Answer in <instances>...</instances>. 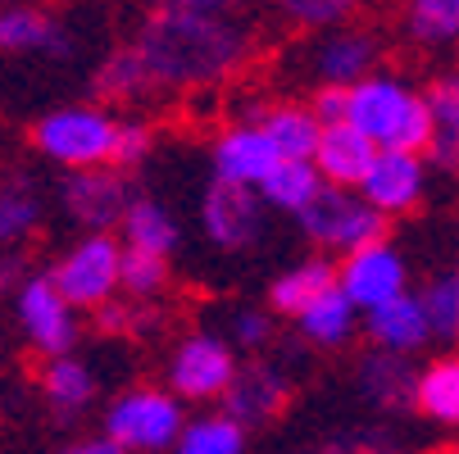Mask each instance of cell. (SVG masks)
I'll list each match as a JSON object with an SVG mask.
<instances>
[{"label":"cell","mask_w":459,"mask_h":454,"mask_svg":"<svg viewBox=\"0 0 459 454\" xmlns=\"http://www.w3.org/2000/svg\"><path fill=\"white\" fill-rule=\"evenodd\" d=\"M250 23L191 10H151L133 37L155 91H195L232 78L250 59Z\"/></svg>","instance_id":"6da1fadb"},{"label":"cell","mask_w":459,"mask_h":454,"mask_svg":"<svg viewBox=\"0 0 459 454\" xmlns=\"http://www.w3.org/2000/svg\"><path fill=\"white\" fill-rule=\"evenodd\" d=\"M346 123H355L377 150H419L423 155L432 146L428 91L410 87L396 73H373L359 87H351Z\"/></svg>","instance_id":"7a4b0ae2"},{"label":"cell","mask_w":459,"mask_h":454,"mask_svg":"<svg viewBox=\"0 0 459 454\" xmlns=\"http://www.w3.org/2000/svg\"><path fill=\"white\" fill-rule=\"evenodd\" d=\"M118 123L100 105H59L32 123V146L59 164L64 173H82V168H109L114 164V141H118Z\"/></svg>","instance_id":"3957f363"},{"label":"cell","mask_w":459,"mask_h":454,"mask_svg":"<svg viewBox=\"0 0 459 454\" xmlns=\"http://www.w3.org/2000/svg\"><path fill=\"white\" fill-rule=\"evenodd\" d=\"M186 432L182 400L169 386H133L105 414V436L123 445V454H173L178 436Z\"/></svg>","instance_id":"277c9868"},{"label":"cell","mask_w":459,"mask_h":454,"mask_svg":"<svg viewBox=\"0 0 459 454\" xmlns=\"http://www.w3.org/2000/svg\"><path fill=\"white\" fill-rule=\"evenodd\" d=\"M377 55L382 41L364 23H337V28H318L300 46V69L314 87H359L364 78L377 73Z\"/></svg>","instance_id":"5b68a950"},{"label":"cell","mask_w":459,"mask_h":454,"mask_svg":"<svg viewBox=\"0 0 459 454\" xmlns=\"http://www.w3.org/2000/svg\"><path fill=\"white\" fill-rule=\"evenodd\" d=\"M300 227L318 250H333L342 259L373 241H386V214L373 210L355 186H323L318 201L300 214Z\"/></svg>","instance_id":"8992f818"},{"label":"cell","mask_w":459,"mask_h":454,"mask_svg":"<svg viewBox=\"0 0 459 454\" xmlns=\"http://www.w3.org/2000/svg\"><path fill=\"white\" fill-rule=\"evenodd\" d=\"M123 241L109 232H87L55 259V287L69 296L74 309H105L114 291L123 287Z\"/></svg>","instance_id":"52a82bcc"},{"label":"cell","mask_w":459,"mask_h":454,"mask_svg":"<svg viewBox=\"0 0 459 454\" xmlns=\"http://www.w3.org/2000/svg\"><path fill=\"white\" fill-rule=\"evenodd\" d=\"M237 373L241 364H237L232 341L214 332H191L169 355V391L178 400H223Z\"/></svg>","instance_id":"ba28073f"},{"label":"cell","mask_w":459,"mask_h":454,"mask_svg":"<svg viewBox=\"0 0 459 454\" xmlns=\"http://www.w3.org/2000/svg\"><path fill=\"white\" fill-rule=\"evenodd\" d=\"M14 309H19V328L28 337V346L46 359H59L69 355L74 341H78V309L69 304L55 287L50 273H32L19 291H14Z\"/></svg>","instance_id":"9c48e42d"},{"label":"cell","mask_w":459,"mask_h":454,"mask_svg":"<svg viewBox=\"0 0 459 454\" xmlns=\"http://www.w3.org/2000/svg\"><path fill=\"white\" fill-rule=\"evenodd\" d=\"M337 287L355 300L359 313H373L377 304L396 300L410 291V269H405V254L391 245V241H373L355 254L342 259L337 269Z\"/></svg>","instance_id":"30bf717a"},{"label":"cell","mask_w":459,"mask_h":454,"mask_svg":"<svg viewBox=\"0 0 459 454\" xmlns=\"http://www.w3.org/2000/svg\"><path fill=\"white\" fill-rule=\"evenodd\" d=\"M59 205L78 227L87 232H109L123 223L127 205H133V191H127L123 173L109 164V168H82V173H69L59 186Z\"/></svg>","instance_id":"8fae6325"},{"label":"cell","mask_w":459,"mask_h":454,"mask_svg":"<svg viewBox=\"0 0 459 454\" xmlns=\"http://www.w3.org/2000/svg\"><path fill=\"white\" fill-rule=\"evenodd\" d=\"M201 227L219 250H246L264 236V196L255 186L214 182L201 201Z\"/></svg>","instance_id":"7c38bea8"},{"label":"cell","mask_w":459,"mask_h":454,"mask_svg":"<svg viewBox=\"0 0 459 454\" xmlns=\"http://www.w3.org/2000/svg\"><path fill=\"white\" fill-rule=\"evenodd\" d=\"M355 191L373 210H382L386 218L410 214L428 191V164H423L419 150H377L373 168L364 173V182Z\"/></svg>","instance_id":"4fadbf2b"},{"label":"cell","mask_w":459,"mask_h":454,"mask_svg":"<svg viewBox=\"0 0 459 454\" xmlns=\"http://www.w3.org/2000/svg\"><path fill=\"white\" fill-rule=\"evenodd\" d=\"M210 164H214V182H237V186H264L269 173L282 164L278 146L269 141V133L259 123H237L228 133L214 137V150H210Z\"/></svg>","instance_id":"5bb4252c"},{"label":"cell","mask_w":459,"mask_h":454,"mask_svg":"<svg viewBox=\"0 0 459 454\" xmlns=\"http://www.w3.org/2000/svg\"><path fill=\"white\" fill-rule=\"evenodd\" d=\"M74 37L55 14L37 5H0V55H32V59H64Z\"/></svg>","instance_id":"9a60e30c"},{"label":"cell","mask_w":459,"mask_h":454,"mask_svg":"<svg viewBox=\"0 0 459 454\" xmlns=\"http://www.w3.org/2000/svg\"><path fill=\"white\" fill-rule=\"evenodd\" d=\"M364 332H368L373 350H386V355H414L419 346L432 341V322H428L423 296L405 291V296H396V300L377 304L373 313H364Z\"/></svg>","instance_id":"2e32d148"},{"label":"cell","mask_w":459,"mask_h":454,"mask_svg":"<svg viewBox=\"0 0 459 454\" xmlns=\"http://www.w3.org/2000/svg\"><path fill=\"white\" fill-rule=\"evenodd\" d=\"M373 159H377V146L359 133L355 123L323 127V141L314 150V168L323 173L327 186H359L364 173L373 168Z\"/></svg>","instance_id":"e0dca14e"},{"label":"cell","mask_w":459,"mask_h":454,"mask_svg":"<svg viewBox=\"0 0 459 454\" xmlns=\"http://www.w3.org/2000/svg\"><path fill=\"white\" fill-rule=\"evenodd\" d=\"M282 405H287V377L273 364H241L237 381L223 396V414H232L241 427L269 423Z\"/></svg>","instance_id":"ac0fdd59"},{"label":"cell","mask_w":459,"mask_h":454,"mask_svg":"<svg viewBox=\"0 0 459 454\" xmlns=\"http://www.w3.org/2000/svg\"><path fill=\"white\" fill-rule=\"evenodd\" d=\"M359 309H355V300L342 291V287H333V291H323L300 318H296V332H300V341H309V346H318V350H342L355 332H359Z\"/></svg>","instance_id":"d6986e66"},{"label":"cell","mask_w":459,"mask_h":454,"mask_svg":"<svg viewBox=\"0 0 459 454\" xmlns=\"http://www.w3.org/2000/svg\"><path fill=\"white\" fill-rule=\"evenodd\" d=\"M255 123L269 133V141L278 146L282 159H314V150H318V141H323V123H318V114H314L309 105H300V100L269 105Z\"/></svg>","instance_id":"ffe728a7"},{"label":"cell","mask_w":459,"mask_h":454,"mask_svg":"<svg viewBox=\"0 0 459 454\" xmlns=\"http://www.w3.org/2000/svg\"><path fill=\"white\" fill-rule=\"evenodd\" d=\"M333 287H337V269L327 264V259H300V264H291L287 273L273 278V287H269V309L296 322L323 291H333Z\"/></svg>","instance_id":"44dd1931"},{"label":"cell","mask_w":459,"mask_h":454,"mask_svg":"<svg viewBox=\"0 0 459 454\" xmlns=\"http://www.w3.org/2000/svg\"><path fill=\"white\" fill-rule=\"evenodd\" d=\"M41 227V191L28 173L0 177V250H19Z\"/></svg>","instance_id":"7402d4cb"},{"label":"cell","mask_w":459,"mask_h":454,"mask_svg":"<svg viewBox=\"0 0 459 454\" xmlns=\"http://www.w3.org/2000/svg\"><path fill=\"white\" fill-rule=\"evenodd\" d=\"M96 96L109 100V105H137V100H151L155 96V78L146 73V64L133 46H118L105 55V64L96 69Z\"/></svg>","instance_id":"603a6c76"},{"label":"cell","mask_w":459,"mask_h":454,"mask_svg":"<svg viewBox=\"0 0 459 454\" xmlns=\"http://www.w3.org/2000/svg\"><path fill=\"white\" fill-rule=\"evenodd\" d=\"M118 227H123V245L127 250H146V254H160V259H169L178 250V218H173L169 205H160L151 196L127 205Z\"/></svg>","instance_id":"cb8c5ba5"},{"label":"cell","mask_w":459,"mask_h":454,"mask_svg":"<svg viewBox=\"0 0 459 454\" xmlns=\"http://www.w3.org/2000/svg\"><path fill=\"white\" fill-rule=\"evenodd\" d=\"M359 391H364L373 405H382V409H396V405H410V400L419 396V377L410 373L405 355L377 350V355H368V359L359 364Z\"/></svg>","instance_id":"d4e9b609"},{"label":"cell","mask_w":459,"mask_h":454,"mask_svg":"<svg viewBox=\"0 0 459 454\" xmlns=\"http://www.w3.org/2000/svg\"><path fill=\"white\" fill-rule=\"evenodd\" d=\"M323 186H327V182H323V173L314 168V159H282V164L269 173V182L259 186V196H264V205H273V210L300 218V214L318 201Z\"/></svg>","instance_id":"484cf974"},{"label":"cell","mask_w":459,"mask_h":454,"mask_svg":"<svg viewBox=\"0 0 459 454\" xmlns=\"http://www.w3.org/2000/svg\"><path fill=\"white\" fill-rule=\"evenodd\" d=\"M41 391L46 400L59 409V414H82L96 396V373L74 359V355H59V359H46L41 368Z\"/></svg>","instance_id":"4316f807"},{"label":"cell","mask_w":459,"mask_h":454,"mask_svg":"<svg viewBox=\"0 0 459 454\" xmlns=\"http://www.w3.org/2000/svg\"><path fill=\"white\" fill-rule=\"evenodd\" d=\"M414 405L446 427H459V355H441L419 373V396Z\"/></svg>","instance_id":"83f0119b"},{"label":"cell","mask_w":459,"mask_h":454,"mask_svg":"<svg viewBox=\"0 0 459 454\" xmlns=\"http://www.w3.org/2000/svg\"><path fill=\"white\" fill-rule=\"evenodd\" d=\"M428 109H432V159L446 168H459V73L437 78L428 87Z\"/></svg>","instance_id":"f1b7e54d"},{"label":"cell","mask_w":459,"mask_h":454,"mask_svg":"<svg viewBox=\"0 0 459 454\" xmlns=\"http://www.w3.org/2000/svg\"><path fill=\"white\" fill-rule=\"evenodd\" d=\"M173 454H246V427L232 414H205L191 418L178 436Z\"/></svg>","instance_id":"f546056e"},{"label":"cell","mask_w":459,"mask_h":454,"mask_svg":"<svg viewBox=\"0 0 459 454\" xmlns=\"http://www.w3.org/2000/svg\"><path fill=\"white\" fill-rule=\"evenodd\" d=\"M405 32L419 46L459 41V0H405Z\"/></svg>","instance_id":"4dcf8cb0"},{"label":"cell","mask_w":459,"mask_h":454,"mask_svg":"<svg viewBox=\"0 0 459 454\" xmlns=\"http://www.w3.org/2000/svg\"><path fill=\"white\" fill-rule=\"evenodd\" d=\"M278 10V19H287L291 28H337V23H355L359 10H368L373 0H269Z\"/></svg>","instance_id":"1f68e13d"},{"label":"cell","mask_w":459,"mask_h":454,"mask_svg":"<svg viewBox=\"0 0 459 454\" xmlns=\"http://www.w3.org/2000/svg\"><path fill=\"white\" fill-rule=\"evenodd\" d=\"M169 282V259L146 250H123V291L133 300H155Z\"/></svg>","instance_id":"d6a6232c"},{"label":"cell","mask_w":459,"mask_h":454,"mask_svg":"<svg viewBox=\"0 0 459 454\" xmlns=\"http://www.w3.org/2000/svg\"><path fill=\"white\" fill-rule=\"evenodd\" d=\"M423 309L432 322V337L459 341V278H437L423 291Z\"/></svg>","instance_id":"836d02e7"},{"label":"cell","mask_w":459,"mask_h":454,"mask_svg":"<svg viewBox=\"0 0 459 454\" xmlns=\"http://www.w3.org/2000/svg\"><path fill=\"white\" fill-rule=\"evenodd\" d=\"M269 337H273V318H269L264 309L246 304V309H237V313L228 318V341H232V346H241V350H259V346H269Z\"/></svg>","instance_id":"e575fe53"},{"label":"cell","mask_w":459,"mask_h":454,"mask_svg":"<svg viewBox=\"0 0 459 454\" xmlns=\"http://www.w3.org/2000/svg\"><path fill=\"white\" fill-rule=\"evenodd\" d=\"M151 155V127L142 118H123L118 123V141H114V168H137Z\"/></svg>","instance_id":"d590c367"},{"label":"cell","mask_w":459,"mask_h":454,"mask_svg":"<svg viewBox=\"0 0 459 454\" xmlns=\"http://www.w3.org/2000/svg\"><path fill=\"white\" fill-rule=\"evenodd\" d=\"M151 10H191V14H223V19H246L259 0H146Z\"/></svg>","instance_id":"8d00e7d4"},{"label":"cell","mask_w":459,"mask_h":454,"mask_svg":"<svg viewBox=\"0 0 459 454\" xmlns=\"http://www.w3.org/2000/svg\"><path fill=\"white\" fill-rule=\"evenodd\" d=\"M309 109L318 114V123H323V127L346 123V114H351V91H342V87H318V91H314V100H309Z\"/></svg>","instance_id":"74e56055"},{"label":"cell","mask_w":459,"mask_h":454,"mask_svg":"<svg viewBox=\"0 0 459 454\" xmlns=\"http://www.w3.org/2000/svg\"><path fill=\"white\" fill-rule=\"evenodd\" d=\"M23 278V254L19 250H0V291H19Z\"/></svg>","instance_id":"f35d334b"},{"label":"cell","mask_w":459,"mask_h":454,"mask_svg":"<svg viewBox=\"0 0 459 454\" xmlns=\"http://www.w3.org/2000/svg\"><path fill=\"white\" fill-rule=\"evenodd\" d=\"M96 318H100V328H105V332H127V328H133V309H127L118 296H114L105 309H96Z\"/></svg>","instance_id":"ab89813d"},{"label":"cell","mask_w":459,"mask_h":454,"mask_svg":"<svg viewBox=\"0 0 459 454\" xmlns=\"http://www.w3.org/2000/svg\"><path fill=\"white\" fill-rule=\"evenodd\" d=\"M64 454H123V445H118V441H109V436L100 432V436H82V441H74Z\"/></svg>","instance_id":"60d3db41"},{"label":"cell","mask_w":459,"mask_h":454,"mask_svg":"<svg viewBox=\"0 0 459 454\" xmlns=\"http://www.w3.org/2000/svg\"><path fill=\"white\" fill-rule=\"evenodd\" d=\"M450 454H459V441H455V450H450Z\"/></svg>","instance_id":"b9f144b4"},{"label":"cell","mask_w":459,"mask_h":454,"mask_svg":"<svg viewBox=\"0 0 459 454\" xmlns=\"http://www.w3.org/2000/svg\"><path fill=\"white\" fill-rule=\"evenodd\" d=\"M314 454H327V450H314Z\"/></svg>","instance_id":"7bdbcfd3"}]
</instances>
